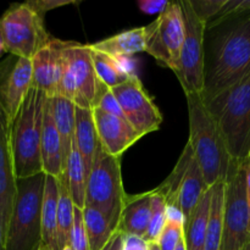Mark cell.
Wrapping results in <instances>:
<instances>
[{
    "mask_svg": "<svg viewBox=\"0 0 250 250\" xmlns=\"http://www.w3.org/2000/svg\"><path fill=\"white\" fill-rule=\"evenodd\" d=\"M203 102L208 103L250 75V12L205 24Z\"/></svg>",
    "mask_w": 250,
    "mask_h": 250,
    "instance_id": "1",
    "label": "cell"
},
{
    "mask_svg": "<svg viewBox=\"0 0 250 250\" xmlns=\"http://www.w3.org/2000/svg\"><path fill=\"white\" fill-rule=\"evenodd\" d=\"M189 120V139L195 160L208 187L226 181L234 161L229 156L224 138L210 116L200 94H186Z\"/></svg>",
    "mask_w": 250,
    "mask_h": 250,
    "instance_id": "2",
    "label": "cell"
},
{
    "mask_svg": "<svg viewBox=\"0 0 250 250\" xmlns=\"http://www.w3.org/2000/svg\"><path fill=\"white\" fill-rule=\"evenodd\" d=\"M204 104L232 160L246 166L250 155V75Z\"/></svg>",
    "mask_w": 250,
    "mask_h": 250,
    "instance_id": "3",
    "label": "cell"
},
{
    "mask_svg": "<svg viewBox=\"0 0 250 250\" xmlns=\"http://www.w3.org/2000/svg\"><path fill=\"white\" fill-rule=\"evenodd\" d=\"M45 98V93L32 87L11 124L10 146L15 180L43 172L41 137Z\"/></svg>",
    "mask_w": 250,
    "mask_h": 250,
    "instance_id": "4",
    "label": "cell"
},
{
    "mask_svg": "<svg viewBox=\"0 0 250 250\" xmlns=\"http://www.w3.org/2000/svg\"><path fill=\"white\" fill-rule=\"evenodd\" d=\"M45 173L16 180L12 211L4 233V250H39L42 239V198Z\"/></svg>",
    "mask_w": 250,
    "mask_h": 250,
    "instance_id": "5",
    "label": "cell"
},
{
    "mask_svg": "<svg viewBox=\"0 0 250 250\" xmlns=\"http://www.w3.org/2000/svg\"><path fill=\"white\" fill-rule=\"evenodd\" d=\"M126 195L122 185L121 158L109 155L100 146L87 177L84 208L102 212L116 231Z\"/></svg>",
    "mask_w": 250,
    "mask_h": 250,
    "instance_id": "6",
    "label": "cell"
},
{
    "mask_svg": "<svg viewBox=\"0 0 250 250\" xmlns=\"http://www.w3.org/2000/svg\"><path fill=\"white\" fill-rule=\"evenodd\" d=\"M44 16L29 1L14 4L0 17V33L6 53L31 60L53 37L44 26Z\"/></svg>",
    "mask_w": 250,
    "mask_h": 250,
    "instance_id": "7",
    "label": "cell"
},
{
    "mask_svg": "<svg viewBox=\"0 0 250 250\" xmlns=\"http://www.w3.org/2000/svg\"><path fill=\"white\" fill-rule=\"evenodd\" d=\"M250 239L246 166L234 163L225 181L224 224L220 250H242Z\"/></svg>",
    "mask_w": 250,
    "mask_h": 250,
    "instance_id": "8",
    "label": "cell"
},
{
    "mask_svg": "<svg viewBox=\"0 0 250 250\" xmlns=\"http://www.w3.org/2000/svg\"><path fill=\"white\" fill-rule=\"evenodd\" d=\"M146 29V51L161 66L177 71L185 39V19L180 1H170Z\"/></svg>",
    "mask_w": 250,
    "mask_h": 250,
    "instance_id": "9",
    "label": "cell"
},
{
    "mask_svg": "<svg viewBox=\"0 0 250 250\" xmlns=\"http://www.w3.org/2000/svg\"><path fill=\"white\" fill-rule=\"evenodd\" d=\"M185 19V39L175 72L185 94H200L203 90V41L205 23H203L193 11L189 0H181Z\"/></svg>",
    "mask_w": 250,
    "mask_h": 250,
    "instance_id": "10",
    "label": "cell"
},
{
    "mask_svg": "<svg viewBox=\"0 0 250 250\" xmlns=\"http://www.w3.org/2000/svg\"><path fill=\"white\" fill-rule=\"evenodd\" d=\"M126 121L141 137L160 128L163 115L134 73L122 84L110 89Z\"/></svg>",
    "mask_w": 250,
    "mask_h": 250,
    "instance_id": "11",
    "label": "cell"
},
{
    "mask_svg": "<svg viewBox=\"0 0 250 250\" xmlns=\"http://www.w3.org/2000/svg\"><path fill=\"white\" fill-rule=\"evenodd\" d=\"M66 56L77 90L76 106L95 109L109 88L99 80L95 72L89 48L87 44L71 42L66 49Z\"/></svg>",
    "mask_w": 250,
    "mask_h": 250,
    "instance_id": "12",
    "label": "cell"
},
{
    "mask_svg": "<svg viewBox=\"0 0 250 250\" xmlns=\"http://www.w3.org/2000/svg\"><path fill=\"white\" fill-rule=\"evenodd\" d=\"M32 87L33 71L29 59L12 56L0 63V99L11 124Z\"/></svg>",
    "mask_w": 250,
    "mask_h": 250,
    "instance_id": "13",
    "label": "cell"
},
{
    "mask_svg": "<svg viewBox=\"0 0 250 250\" xmlns=\"http://www.w3.org/2000/svg\"><path fill=\"white\" fill-rule=\"evenodd\" d=\"M71 42L51 38L33 58L32 71H33V87L45 93L51 98L56 94L59 82L65 66V51Z\"/></svg>",
    "mask_w": 250,
    "mask_h": 250,
    "instance_id": "14",
    "label": "cell"
},
{
    "mask_svg": "<svg viewBox=\"0 0 250 250\" xmlns=\"http://www.w3.org/2000/svg\"><path fill=\"white\" fill-rule=\"evenodd\" d=\"M93 119L103 150L115 158H121L125 151L142 138L124 117L95 107Z\"/></svg>",
    "mask_w": 250,
    "mask_h": 250,
    "instance_id": "15",
    "label": "cell"
},
{
    "mask_svg": "<svg viewBox=\"0 0 250 250\" xmlns=\"http://www.w3.org/2000/svg\"><path fill=\"white\" fill-rule=\"evenodd\" d=\"M10 131H11V122L0 99V220H1L4 233L11 215L15 194H16V180L12 168Z\"/></svg>",
    "mask_w": 250,
    "mask_h": 250,
    "instance_id": "16",
    "label": "cell"
},
{
    "mask_svg": "<svg viewBox=\"0 0 250 250\" xmlns=\"http://www.w3.org/2000/svg\"><path fill=\"white\" fill-rule=\"evenodd\" d=\"M41 158L43 173L58 178L62 173V154L60 137L51 114L50 99L45 98L41 137Z\"/></svg>",
    "mask_w": 250,
    "mask_h": 250,
    "instance_id": "17",
    "label": "cell"
},
{
    "mask_svg": "<svg viewBox=\"0 0 250 250\" xmlns=\"http://www.w3.org/2000/svg\"><path fill=\"white\" fill-rule=\"evenodd\" d=\"M150 208L151 190L141 194H127L116 231L144 238L150 220Z\"/></svg>",
    "mask_w": 250,
    "mask_h": 250,
    "instance_id": "18",
    "label": "cell"
},
{
    "mask_svg": "<svg viewBox=\"0 0 250 250\" xmlns=\"http://www.w3.org/2000/svg\"><path fill=\"white\" fill-rule=\"evenodd\" d=\"M75 143L82 158L85 176L88 177L94 161L95 153L100 146L95 129L92 109H83L76 106L75 110Z\"/></svg>",
    "mask_w": 250,
    "mask_h": 250,
    "instance_id": "19",
    "label": "cell"
},
{
    "mask_svg": "<svg viewBox=\"0 0 250 250\" xmlns=\"http://www.w3.org/2000/svg\"><path fill=\"white\" fill-rule=\"evenodd\" d=\"M88 46L92 50L100 51L119 59L122 56L133 55L141 51H146V29L144 27H136L107 37L97 43L88 44Z\"/></svg>",
    "mask_w": 250,
    "mask_h": 250,
    "instance_id": "20",
    "label": "cell"
},
{
    "mask_svg": "<svg viewBox=\"0 0 250 250\" xmlns=\"http://www.w3.org/2000/svg\"><path fill=\"white\" fill-rule=\"evenodd\" d=\"M209 189L203 177L202 170L198 165L195 156L188 165L187 171L183 175L177 193H176V205L181 209L186 217V221L192 214L194 208L199 203L200 198Z\"/></svg>",
    "mask_w": 250,
    "mask_h": 250,
    "instance_id": "21",
    "label": "cell"
},
{
    "mask_svg": "<svg viewBox=\"0 0 250 250\" xmlns=\"http://www.w3.org/2000/svg\"><path fill=\"white\" fill-rule=\"evenodd\" d=\"M49 98V97H48ZM51 105V114L55 122L56 131L60 137L61 154H62V172L66 168L71 144L75 139V110L76 105L71 100L60 95L49 98Z\"/></svg>",
    "mask_w": 250,
    "mask_h": 250,
    "instance_id": "22",
    "label": "cell"
},
{
    "mask_svg": "<svg viewBox=\"0 0 250 250\" xmlns=\"http://www.w3.org/2000/svg\"><path fill=\"white\" fill-rule=\"evenodd\" d=\"M58 199L59 188L58 178L45 175L43 198H42V239L44 246L51 250H58L56 236H58Z\"/></svg>",
    "mask_w": 250,
    "mask_h": 250,
    "instance_id": "23",
    "label": "cell"
},
{
    "mask_svg": "<svg viewBox=\"0 0 250 250\" xmlns=\"http://www.w3.org/2000/svg\"><path fill=\"white\" fill-rule=\"evenodd\" d=\"M211 189H208L186 221L183 238L187 250H204Z\"/></svg>",
    "mask_w": 250,
    "mask_h": 250,
    "instance_id": "24",
    "label": "cell"
},
{
    "mask_svg": "<svg viewBox=\"0 0 250 250\" xmlns=\"http://www.w3.org/2000/svg\"><path fill=\"white\" fill-rule=\"evenodd\" d=\"M209 216L207 225V238L204 250H220L224 224V203H225V181H219L210 187Z\"/></svg>",
    "mask_w": 250,
    "mask_h": 250,
    "instance_id": "25",
    "label": "cell"
},
{
    "mask_svg": "<svg viewBox=\"0 0 250 250\" xmlns=\"http://www.w3.org/2000/svg\"><path fill=\"white\" fill-rule=\"evenodd\" d=\"M59 199H58V236H56V246L58 250H62L68 244L71 229L73 225V216H75V204L71 198L68 190L67 178L65 173H61L58 177Z\"/></svg>",
    "mask_w": 250,
    "mask_h": 250,
    "instance_id": "26",
    "label": "cell"
},
{
    "mask_svg": "<svg viewBox=\"0 0 250 250\" xmlns=\"http://www.w3.org/2000/svg\"><path fill=\"white\" fill-rule=\"evenodd\" d=\"M62 173H65L67 178L68 190L71 198L75 204V208L83 210L85 203V187H87V176H85L84 166H83L82 158L76 146L75 139L71 144V151L68 155L66 168Z\"/></svg>",
    "mask_w": 250,
    "mask_h": 250,
    "instance_id": "27",
    "label": "cell"
},
{
    "mask_svg": "<svg viewBox=\"0 0 250 250\" xmlns=\"http://www.w3.org/2000/svg\"><path fill=\"white\" fill-rule=\"evenodd\" d=\"M89 50L95 72H97L99 80L109 89H112V88L122 84L126 81H128L132 75H134L133 72H129L127 70L126 66L122 65L119 58H114V56L106 55V54L92 50V49H89Z\"/></svg>",
    "mask_w": 250,
    "mask_h": 250,
    "instance_id": "28",
    "label": "cell"
},
{
    "mask_svg": "<svg viewBox=\"0 0 250 250\" xmlns=\"http://www.w3.org/2000/svg\"><path fill=\"white\" fill-rule=\"evenodd\" d=\"M82 215L89 242V250H102L111 238L115 229L110 226L104 215L98 210L85 207L82 210Z\"/></svg>",
    "mask_w": 250,
    "mask_h": 250,
    "instance_id": "29",
    "label": "cell"
},
{
    "mask_svg": "<svg viewBox=\"0 0 250 250\" xmlns=\"http://www.w3.org/2000/svg\"><path fill=\"white\" fill-rule=\"evenodd\" d=\"M166 224V202L165 198L156 192L151 190V208H150V220L146 233L144 236L148 243H156L163 232L164 226Z\"/></svg>",
    "mask_w": 250,
    "mask_h": 250,
    "instance_id": "30",
    "label": "cell"
},
{
    "mask_svg": "<svg viewBox=\"0 0 250 250\" xmlns=\"http://www.w3.org/2000/svg\"><path fill=\"white\" fill-rule=\"evenodd\" d=\"M225 2L226 0H189L195 16L205 24L219 15Z\"/></svg>",
    "mask_w": 250,
    "mask_h": 250,
    "instance_id": "31",
    "label": "cell"
},
{
    "mask_svg": "<svg viewBox=\"0 0 250 250\" xmlns=\"http://www.w3.org/2000/svg\"><path fill=\"white\" fill-rule=\"evenodd\" d=\"M68 246L72 250H89V242H88L87 232L83 222L82 210L75 208V216H73L72 229L68 239Z\"/></svg>",
    "mask_w": 250,
    "mask_h": 250,
    "instance_id": "32",
    "label": "cell"
},
{
    "mask_svg": "<svg viewBox=\"0 0 250 250\" xmlns=\"http://www.w3.org/2000/svg\"><path fill=\"white\" fill-rule=\"evenodd\" d=\"M183 231L185 229L182 226L166 221L163 232L156 242L159 244V248L161 250H175L178 242L183 237Z\"/></svg>",
    "mask_w": 250,
    "mask_h": 250,
    "instance_id": "33",
    "label": "cell"
},
{
    "mask_svg": "<svg viewBox=\"0 0 250 250\" xmlns=\"http://www.w3.org/2000/svg\"><path fill=\"white\" fill-rule=\"evenodd\" d=\"M97 107L109 112V114L115 115V116L124 117L125 119L124 114H122L121 109H120L119 103H117L116 98L114 97V94H112V92L110 89H107L106 92L104 93V95L102 97V99H100L99 104H98Z\"/></svg>",
    "mask_w": 250,
    "mask_h": 250,
    "instance_id": "34",
    "label": "cell"
},
{
    "mask_svg": "<svg viewBox=\"0 0 250 250\" xmlns=\"http://www.w3.org/2000/svg\"><path fill=\"white\" fill-rule=\"evenodd\" d=\"M29 4L34 9L38 10L39 12L45 15L50 10L56 9V7L67 6V5L71 4H76V1H71V0H29Z\"/></svg>",
    "mask_w": 250,
    "mask_h": 250,
    "instance_id": "35",
    "label": "cell"
},
{
    "mask_svg": "<svg viewBox=\"0 0 250 250\" xmlns=\"http://www.w3.org/2000/svg\"><path fill=\"white\" fill-rule=\"evenodd\" d=\"M167 0H139L138 6L146 15L161 14L168 5Z\"/></svg>",
    "mask_w": 250,
    "mask_h": 250,
    "instance_id": "36",
    "label": "cell"
},
{
    "mask_svg": "<svg viewBox=\"0 0 250 250\" xmlns=\"http://www.w3.org/2000/svg\"><path fill=\"white\" fill-rule=\"evenodd\" d=\"M148 248L149 243L142 237L124 234L122 250H148Z\"/></svg>",
    "mask_w": 250,
    "mask_h": 250,
    "instance_id": "37",
    "label": "cell"
},
{
    "mask_svg": "<svg viewBox=\"0 0 250 250\" xmlns=\"http://www.w3.org/2000/svg\"><path fill=\"white\" fill-rule=\"evenodd\" d=\"M166 221L182 226L183 229L186 226V217L177 205H166Z\"/></svg>",
    "mask_w": 250,
    "mask_h": 250,
    "instance_id": "38",
    "label": "cell"
},
{
    "mask_svg": "<svg viewBox=\"0 0 250 250\" xmlns=\"http://www.w3.org/2000/svg\"><path fill=\"white\" fill-rule=\"evenodd\" d=\"M122 244H124V233H121L120 231H115L111 238L102 250H122Z\"/></svg>",
    "mask_w": 250,
    "mask_h": 250,
    "instance_id": "39",
    "label": "cell"
},
{
    "mask_svg": "<svg viewBox=\"0 0 250 250\" xmlns=\"http://www.w3.org/2000/svg\"><path fill=\"white\" fill-rule=\"evenodd\" d=\"M246 183H247V199H248V205L250 210V163L246 165Z\"/></svg>",
    "mask_w": 250,
    "mask_h": 250,
    "instance_id": "40",
    "label": "cell"
},
{
    "mask_svg": "<svg viewBox=\"0 0 250 250\" xmlns=\"http://www.w3.org/2000/svg\"><path fill=\"white\" fill-rule=\"evenodd\" d=\"M0 250H4V229H2L1 220H0Z\"/></svg>",
    "mask_w": 250,
    "mask_h": 250,
    "instance_id": "41",
    "label": "cell"
},
{
    "mask_svg": "<svg viewBox=\"0 0 250 250\" xmlns=\"http://www.w3.org/2000/svg\"><path fill=\"white\" fill-rule=\"evenodd\" d=\"M6 53V49H5V44H4V41H2V37H1V33H0V59L2 58V55Z\"/></svg>",
    "mask_w": 250,
    "mask_h": 250,
    "instance_id": "42",
    "label": "cell"
},
{
    "mask_svg": "<svg viewBox=\"0 0 250 250\" xmlns=\"http://www.w3.org/2000/svg\"><path fill=\"white\" fill-rule=\"evenodd\" d=\"M175 250H187L186 249V243H185V238H181V241L178 242V244H177V247H176V249Z\"/></svg>",
    "mask_w": 250,
    "mask_h": 250,
    "instance_id": "43",
    "label": "cell"
},
{
    "mask_svg": "<svg viewBox=\"0 0 250 250\" xmlns=\"http://www.w3.org/2000/svg\"><path fill=\"white\" fill-rule=\"evenodd\" d=\"M148 250H161V249L159 248V244L158 243H149Z\"/></svg>",
    "mask_w": 250,
    "mask_h": 250,
    "instance_id": "44",
    "label": "cell"
},
{
    "mask_svg": "<svg viewBox=\"0 0 250 250\" xmlns=\"http://www.w3.org/2000/svg\"><path fill=\"white\" fill-rule=\"evenodd\" d=\"M242 250H250V239H249V242H248V243H247L246 246H244V248L242 249Z\"/></svg>",
    "mask_w": 250,
    "mask_h": 250,
    "instance_id": "45",
    "label": "cell"
},
{
    "mask_svg": "<svg viewBox=\"0 0 250 250\" xmlns=\"http://www.w3.org/2000/svg\"><path fill=\"white\" fill-rule=\"evenodd\" d=\"M39 250H51V249H50V248H49V247L44 246V244H43V246H42V247H41V249H39Z\"/></svg>",
    "mask_w": 250,
    "mask_h": 250,
    "instance_id": "46",
    "label": "cell"
},
{
    "mask_svg": "<svg viewBox=\"0 0 250 250\" xmlns=\"http://www.w3.org/2000/svg\"><path fill=\"white\" fill-rule=\"evenodd\" d=\"M62 250H72V248H71V247H70V246H68V244H67V246H66V247H65V248H63Z\"/></svg>",
    "mask_w": 250,
    "mask_h": 250,
    "instance_id": "47",
    "label": "cell"
},
{
    "mask_svg": "<svg viewBox=\"0 0 250 250\" xmlns=\"http://www.w3.org/2000/svg\"><path fill=\"white\" fill-rule=\"evenodd\" d=\"M249 163H250V155H249V159H248V161H247V165H248Z\"/></svg>",
    "mask_w": 250,
    "mask_h": 250,
    "instance_id": "48",
    "label": "cell"
}]
</instances>
